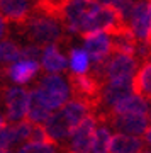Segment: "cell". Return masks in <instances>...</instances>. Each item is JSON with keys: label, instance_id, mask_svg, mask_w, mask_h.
<instances>
[{"label": "cell", "instance_id": "cell-1", "mask_svg": "<svg viewBox=\"0 0 151 153\" xmlns=\"http://www.w3.org/2000/svg\"><path fill=\"white\" fill-rule=\"evenodd\" d=\"M24 34L34 46H53L61 39V24L54 17L44 16V14H36L31 16L24 24Z\"/></svg>", "mask_w": 151, "mask_h": 153}, {"label": "cell", "instance_id": "cell-2", "mask_svg": "<svg viewBox=\"0 0 151 153\" xmlns=\"http://www.w3.org/2000/svg\"><path fill=\"white\" fill-rule=\"evenodd\" d=\"M70 88L75 100H80L83 104L90 105L93 109V116L98 111L100 94H102V83L92 75H75L70 73Z\"/></svg>", "mask_w": 151, "mask_h": 153}, {"label": "cell", "instance_id": "cell-3", "mask_svg": "<svg viewBox=\"0 0 151 153\" xmlns=\"http://www.w3.org/2000/svg\"><path fill=\"white\" fill-rule=\"evenodd\" d=\"M38 88L43 95L44 102L48 104V107L51 111H58L63 105L68 104V97H70L71 90L63 76L56 75V73L43 76Z\"/></svg>", "mask_w": 151, "mask_h": 153}, {"label": "cell", "instance_id": "cell-4", "mask_svg": "<svg viewBox=\"0 0 151 153\" xmlns=\"http://www.w3.org/2000/svg\"><path fill=\"white\" fill-rule=\"evenodd\" d=\"M98 124L100 123H98L97 116L93 114L88 116L75 131L71 133L66 146H61L63 153H92L93 138H95V131H97Z\"/></svg>", "mask_w": 151, "mask_h": 153}, {"label": "cell", "instance_id": "cell-5", "mask_svg": "<svg viewBox=\"0 0 151 153\" xmlns=\"http://www.w3.org/2000/svg\"><path fill=\"white\" fill-rule=\"evenodd\" d=\"M2 92V102L5 109V119L9 123H21L27 116L29 107V92L21 87H5Z\"/></svg>", "mask_w": 151, "mask_h": 153}, {"label": "cell", "instance_id": "cell-6", "mask_svg": "<svg viewBox=\"0 0 151 153\" xmlns=\"http://www.w3.org/2000/svg\"><path fill=\"white\" fill-rule=\"evenodd\" d=\"M100 124H109L112 126V129L129 134V136H141L148 131L150 128V119L146 116H138V114H124V116H114V114H105L97 117Z\"/></svg>", "mask_w": 151, "mask_h": 153}, {"label": "cell", "instance_id": "cell-7", "mask_svg": "<svg viewBox=\"0 0 151 153\" xmlns=\"http://www.w3.org/2000/svg\"><path fill=\"white\" fill-rule=\"evenodd\" d=\"M134 88H132V78L127 80H114V82H107L102 87V94H100V102H98V116L107 114L115 104H119L122 99L132 95Z\"/></svg>", "mask_w": 151, "mask_h": 153}, {"label": "cell", "instance_id": "cell-8", "mask_svg": "<svg viewBox=\"0 0 151 153\" xmlns=\"http://www.w3.org/2000/svg\"><path fill=\"white\" fill-rule=\"evenodd\" d=\"M97 7V0H71L65 10V17H63L66 29L71 33H81L85 22L88 21V17L92 16V12Z\"/></svg>", "mask_w": 151, "mask_h": 153}, {"label": "cell", "instance_id": "cell-9", "mask_svg": "<svg viewBox=\"0 0 151 153\" xmlns=\"http://www.w3.org/2000/svg\"><path fill=\"white\" fill-rule=\"evenodd\" d=\"M136 71H138V61H136L134 56L112 53L109 56L107 66H105V80L114 82V80L134 78Z\"/></svg>", "mask_w": 151, "mask_h": 153}, {"label": "cell", "instance_id": "cell-10", "mask_svg": "<svg viewBox=\"0 0 151 153\" xmlns=\"http://www.w3.org/2000/svg\"><path fill=\"white\" fill-rule=\"evenodd\" d=\"M83 49L93 63L107 60L112 53V39L107 33H93L83 36Z\"/></svg>", "mask_w": 151, "mask_h": 153}, {"label": "cell", "instance_id": "cell-11", "mask_svg": "<svg viewBox=\"0 0 151 153\" xmlns=\"http://www.w3.org/2000/svg\"><path fill=\"white\" fill-rule=\"evenodd\" d=\"M44 128H46L49 138H51L56 145H59V141L70 140L71 133L75 131L63 109H58L56 112H53V114L49 116V119L46 121Z\"/></svg>", "mask_w": 151, "mask_h": 153}, {"label": "cell", "instance_id": "cell-12", "mask_svg": "<svg viewBox=\"0 0 151 153\" xmlns=\"http://www.w3.org/2000/svg\"><path fill=\"white\" fill-rule=\"evenodd\" d=\"M131 29L138 41H148L151 29V14H150V4L139 2L136 4L132 17H131Z\"/></svg>", "mask_w": 151, "mask_h": 153}, {"label": "cell", "instance_id": "cell-13", "mask_svg": "<svg viewBox=\"0 0 151 153\" xmlns=\"http://www.w3.org/2000/svg\"><path fill=\"white\" fill-rule=\"evenodd\" d=\"M39 71V63L31 60H19L12 63L9 68L4 70V75H7L12 82L16 83H27L31 82L36 73Z\"/></svg>", "mask_w": 151, "mask_h": 153}, {"label": "cell", "instance_id": "cell-14", "mask_svg": "<svg viewBox=\"0 0 151 153\" xmlns=\"http://www.w3.org/2000/svg\"><path fill=\"white\" fill-rule=\"evenodd\" d=\"M107 114H114V116H124V114L144 116V114H150V107H148V100H146V99H143L141 95L132 94V95H129V97L122 99L119 104H115ZM98 117H100V116H98Z\"/></svg>", "mask_w": 151, "mask_h": 153}, {"label": "cell", "instance_id": "cell-15", "mask_svg": "<svg viewBox=\"0 0 151 153\" xmlns=\"http://www.w3.org/2000/svg\"><path fill=\"white\" fill-rule=\"evenodd\" d=\"M51 116V109L44 102L39 88H33L29 92V107H27V119L34 124H46Z\"/></svg>", "mask_w": 151, "mask_h": 153}, {"label": "cell", "instance_id": "cell-16", "mask_svg": "<svg viewBox=\"0 0 151 153\" xmlns=\"http://www.w3.org/2000/svg\"><path fill=\"white\" fill-rule=\"evenodd\" d=\"M144 145L139 136H129L122 133H115L110 141L109 153H143Z\"/></svg>", "mask_w": 151, "mask_h": 153}, {"label": "cell", "instance_id": "cell-17", "mask_svg": "<svg viewBox=\"0 0 151 153\" xmlns=\"http://www.w3.org/2000/svg\"><path fill=\"white\" fill-rule=\"evenodd\" d=\"M0 14L14 22L24 24L29 19L27 0H0Z\"/></svg>", "mask_w": 151, "mask_h": 153}, {"label": "cell", "instance_id": "cell-18", "mask_svg": "<svg viewBox=\"0 0 151 153\" xmlns=\"http://www.w3.org/2000/svg\"><path fill=\"white\" fill-rule=\"evenodd\" d=\"M132 88L136 95L151 100V60H144L132 78Z\"/></svg>", "mask_w": 151, "mask_h": 153}, {"label": "cell", "instance_id": "cell-19", "mask_svg": "<svg viewBox=\"0 0 151 153\" xmlns=\"http://www.w3.org/2000/svg\"><path fill=\"white\" fill-rule=\"evenodd\" d=\"M41 63H43L44 70L51 71V73H58V71H63L66 68V58L58 51L56 44L53 46H48L44 48L43 51V58H41Z\"/></svg>", "mask_w": 151, "mask_h": 153}, {"label": "cell", "instance_id": "cell-20", "mask_svg": "<svg viewBox=\"0 0 151 153\" xmlns=\"http://www.w3.org/2000/svg\"><path fill=\"white\" fill-rule=\"evenodd\" d=\"M71 0H38V9L41 14L49 17H59L63 21L65 17V10Z\"/></svg>", "mask_w": 151, "mask_h": 153}, {"label": "cell", "instance_id": "cell-21", "mask_svg": "<svg viewBox=\"0 0 151 153\" xmlns=\"http://www.w3.org/2000/svg\"><path fill=\"white\" fill-rule=\"evenodd\" d=\"M70 66L75 75H87L90 68V56L87 55L85 49H71L70 51Z\"/></svg>", "mask_w": 151, "mask_h": 153}, {"label": "cell", "instance_id": "cell-22", "mask_svg": "<svg viewBox=\"0 0 151 153\" xmlns=\"http://www.w3.org/2000/svg\"><path fill=\"white\" fill-rule=\"evenodd\" d=\"M22 58V49L17 46L10 39H4L0 41V63L7 65V63H16Z\"/></svg>", "mask_w": 151, "mask_h": 153}, {"label": "cell", "instance_id": "cell-23", "mask_svg": "<svg viewBox=\"0 0 151 153\" xmlns=\"http://www.w3.org/2000/svg\"><path fill=\"white\" fill-rule=\"evenodd\" d=\"M110 131L105 124H100L95 131V138H93V146H92V153H109L110 150Z\"/></svg>", "mask_w": 151, "mask_h": 153}, {"label": "cell", "instance_id": "cell-24", "mask_svg": "<svg viewBox=\"0 0 151 153\" xmlns=\"http://www.w3.org/2000/svg\"><path fill=\"white\" fill-rule=\"evenodd\" d=\"M17 153H63V148L58 145H44V143H26L19 148Z\"/></svg>", "mask_w": 151, "mask_h": 153}, {"label": "cell", "instance_id": "cell-25", "mask_svg": "<svg viewBox=\"0 0 151 153\" xmlns=\"http://www.w3.org/2000/svg\"><path fill=\"white\" fill-rule=\"evenodd\" d=\"M17 134H16V126L7 124L5 128L0 129V150H9L12 145H17Z\"/></svg>", "mask_w": 151, "mask_h": 153}, {"label": "cell", "instance_id": "cell-26", "mask_svg": "<svg viewBox=\"0 0 151 153\" xmlns=\"http://www.w3.org/2000/svg\"><path fill=\"white\" fill-rule=\"evenodd\" d=\"M29 143H44V145H56V143L49 138L48 131L43 124H34L33 126V133L29 138Z\"/></svg>", "mask_w": 151, "mask_h": 153}, {"label": "cell", "instance_id": "cell-27", "mask_svg": "<svg viewBox=\"0 0 151 153\" xmlns=\"http://www.w3.org/2000/svg\"><path fill=\"white\" fill-rule=\"evenodd\" d=\"M38 58H43V51L39 46L29 44L26 48H22V60H31V61H38Z\"/></svg>", "mask_w": 151, "mask_h": 153}, {"label": "cell", "instance_id": "cell-28", "mask_svg": "<svg viewBox=\"0 0 151 153\" xmlns=\"http://www.w3.org/2000/svg\"><path fill=\"white\" fill-rule=\"evenodd\" d=\"M5 34V21H4V17L0 16V38Z\"/></svg>", "mask_w": 151, "mask_h": 153}, {"label": "cell", "instance_id": "cell-29", "mask_svg": "<svg viewBox=\"0 0 151 153\" xmlns=\"http://www.w3.org/2000/svg\"><path fill=\"white\" fill-rule=\"evenodd\" d=\"M144 140H146V143L151 146V128H148V131L144 133Z\"/></svg>", "mask_w": 151, "mask_h": 153}, {"label": "cell", "instance_id": "cell-30", "mask_svg": "<svg viewBox=\"0 0 151 153\" xmlns=\"http://www.w3.org/2000/svg\"><path fill=\"white\" fill-rule=\"evenodd\" d=\"M7 124H9V121L5 119V116H2V114H0V129H2V128H5Z\"/></svg>", "mask_w": 151, "mask_h": 153}, {"label": "cell", "instance_id": "cell-31", "mask_svg": "<svg viewBox=\"0 0 151 153\" xmlns=\"http://www.w3.org/2000/svg\"><path fill=\"white\" fill-rule=\"evenodd\" d=\"M150 14H151V2H150ZM146 43L151 46V29H150V36H148V41H146Z\"/></svg>", "mask_w": 151, "mask_h": 153}, {"label": "cell", "instance_id": "cell-32", "mask_svg": "<svg viewBox=\"0 0 151 153\" xmlns=\"http://www.w3.org/2000/svg\"><path fill=\"white\" fill-rule=\"evenodd\" d=\"M0 153H12L10 150H0Z\"/></svg>", "mask_w": 151, "mask_h": 153}, {"label": "cell", "instance_id": "cell-33", "mask_svg": "<svg viewBox=\"0 0 151 153\" xmlns=\"http://www.w3.org/2000/svg\"><path fill=\"white\" fill-rule=\"evenodd\" d=\"M148 119H150V123H151V109H150V114H148Z\"/></svg>", "mask_w": 151, "mask_h": 153}, {"label": "cell", "instance_id": "cell-34", "mask_svg": "<svg viewBox=\"0 0 151 153\" xmlns=\"http://www.w3.org/2000/svg\"><path fill=\"white\" fill-rule=\"evenodd\" d=\"M143 153H151V152H148V150H144V152H143Z\"/></svg>", "mask_w": 151, "mask_h": 153}, {"label": "cell", "instance_id": "cell-35", "mask_svg": "<svg viewBox=\"0 0 151 153\" xmlns=\"http://www.w3.org/2000/svg\"><path fill=\"white\" fill-rule=\"evenodd\" d=\"M0 99H2V92H0Z\"/></svg>", "mask_w": 151, "mask_h": 153}]
</instances>
